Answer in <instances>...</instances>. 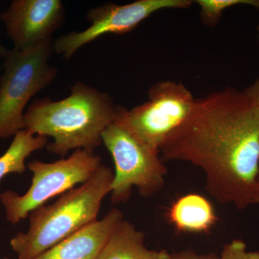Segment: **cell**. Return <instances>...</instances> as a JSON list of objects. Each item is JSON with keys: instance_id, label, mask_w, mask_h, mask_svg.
<instances>
[{"instance_id": "1", "label": "cell", "mask_w": 259, "mask_h": 259, "mask_svg": "<svg viewBox=\"0 0 259 259\" xmlns=\"http://www.w3.org/2000/svg\"><path fill=\"white\" fill-rule=\"evenodd\" d=\"M160 153L164 162L198 167L213 198L244 209L252 204L259 173V108L233 88L196 99Z\"/></svg>"}, {"instance_id": "2", "label": "cell", "mask_w": 259, "mask_h": 259, "mask_svg": "<svg viewBox=\"0 0 259 259\" xmlns=\"http://www.w3.org/2000/svg\"><path fill=\"white\" fill-rule=\"evenodd\" d=\"M118 107L108 94L78 81L63 100H34L24 113L23 130L52 137L54 142L48 150L64 157L71 150L100 146L102 135L115 120Z\"/></svg>"}, {"instance_id": "3", "label": "cell", "mask_w": 259, "mask_h": 259, "mask_svg": "<svg viewBox=\"0 0 259 259\" xmlns=\"http://www.w3.org/2000/svg\"><path fill=\"white\" fill-rule=\"evenodd\" d=\"M114 171L102 164L88 182L61 194L54 203L30 213L28 231L10 240L17 259H34L97 221L104 198L111 192Z\"/></svg>"}, {"instance_id": "4", "label": "cell", "mask_w": 259, "mask_h": 259, "mask_svg": "<svg viewBox=\"0 0 259 259\" xmlns=\"http://www.w3.org/2000/svg\"><path fill=\"white\" fill-rule=\"evenodd\" d=\"M53 38L24 50L13 48L3 59L0 77V139L15 136L23 130L28 102L56 79L58 69L51 66Z\"/></svg>"}, {"instance_id": "5", "label": "cell", "mask_w": 259, "mask_h": 259, "mask_svg": "<svg viewBox=\"0 0 259 259\" xmlns=\"http://www.w3.org/2000/svg\"><path fill=\"white\" fill-rule=\"evenodd\" d=\"M101 166V157L89 149L76 150L69 157L53 163L30 162L32 179L28 190L23 195L10 190L0 194L7 220L12 224L20 223L49 199L88 182Z\"/></svg>"}, {"instance_id": "6", "label": "cell", "mask_w": 259, "mask_h": 259, "mask_svg": "<svg viewBox=\"0 0 259 259\" xmlns=\"http://www.w3.org/2000/svg\"><path fill=\"white\" fill-rule=\"evenodd\" d=\"M102 141L115 164L110 192L112 203L127 202L134 187L145 197L162 190L168 169L160 151L141 142L117 116L104 131Z\"/></svg>"}, {"instance_id": "7", "label": "cell", "mask_w": 259, "mask_h": 259, "mask_svg": "<svg viewBox=\"0 0 259 259\" xmlns=\"http://www.w3.org/2000/svg\"><path fill=\"white\" fill-rule=\"evenodd\" d=\"M196 99L187 87L161 81L148 90V98L131 110L118 107L117 118L150 148L160 151L170 135L187 118Z\"/></svg>"}, {"instance_id": "8", "label": "cell", "mask_w": 259, "mask_h": 259, "mask_svg": "<svg viewBox=\"0 0 259 259\" xmlns=\"http://www.w3.org/2000/svg\"><path fill=\"white\" fill-rule=\"evenodd\" d=\"M192 0H137L125 5L108 3L88 12L90 27L82 31L61 35L54 40V52L69 60L83 46L106 34L127 33L156 12L166 9H188Z\"/></svg>"}, {"instance_id": "9", "label": "cell", "mask_w": 259, "mask_h": 259, "mask_svg": "<svg viewBox=\"0 0 259 259\" xmlns=\"http://www.w3.org/2000/svg\"><path fill=\"white\" fill-rule=\"evenodd\" d=\"M65 18L66 12L60 0H13L0 15L8 37L18 50L53 38Z\"/></svg>"}, {"instance_id": "10", "label": "cell", "mask_w": 259, "mask_h": 259, "mask_svg": "<svg viewBox=\"0 0 259 259\" xmlns=\"http://www.w3.org/2000/svg\"><path fill=\"white\" fill-rule=\"evenodd\" d=\"M120 209H112L34 259H98L115 227L123 219Z\"/></svg>"}, {"instance_id": "11", "label": "cell", "mask_w": 259, "mask_h": 259, "mask_svg": "<svg viewBox=\"0 0 259 259\" xmlns=\"http://www.w3.org/2000/svg\"><path fill=\"white\" fill-rule=\"evenodd\" d=\"M167 217L177 231L194 234L207 233L218 221L211 202L204 196L196 193L177 199L168 209Z\"/></svg>"}, {"instance_id": "12", "label": "cell", "mask_w": 259, "mask_h": 259, "mask_svg": "<svg viewBox=\"0 0 259 259\" xmlns=\"http://www.w3.org/2000/svg\"><path fill=\"white\" fill-rule=\"evenodd\" d=\"M168 255L166 250L148 249L145 233L123 218L110 235L98 259H166Z\"/></svg>"}, {"instance_id": "13", "label": "cell", "mask_w": 259, "mask_h": 259, "mask_svg": "<svg viewBox=\"0 0 259 259\" xmlns=\"http://www.w3.org/2000/svg\"><path fill=\"white\" fill-rule=\"evenodd\" d=\"M48 137L32 135L25 130L15 135L11 144L0 156V182L10 174H23L26 169L25 161L32 153L47 146Z\"/></svg>"}, {"instance_id": "14", "label": "cell", "mask_w": 259, "mask_h": 259, "mask_svg": "<svg viewBox=\"0 0 259 259\" xmlns=\"http://www.w3.org/2000/svg\"><path fill=\"white\" fill-rule=\"evenodd\" d=\"M200 8L202 23L208 27H214L221 20L223 12L237 5H249L259 10V0H197Z\"/></svg>"}, {"instance_id": "15", "label": "cell", "mask_w": 259, "mask_h": 259, "mask_svg": "<svg viewBox=\"0 0 259 259\" xmlns=\"http://www.w3.org/2000/svg\"><path fill=\"white\" fill-rule=\"evenodd\" d=\"M217 259H259V252L248 250L244 241L235 239L223 245Z\"/></svg>"}, {"instance_id": "16", "label": "cell", "mask_w": 259, "mask_h": 259, "mask_svg": "<svg viewBox=\"0 0 259 259\" xmlns=\"http://www.w3.org/2000/svg\"><path fill=\"white\" fill-rule=\"evenodd\" d=\"M218 255L215 253H197L192 249L181 250V251L169 253L166 259H217Z\"/></svg>"}, {"instance_id": "17", "label": "cell", "mask_w": 259, "mask_h": 259, "mask_svg": "<svg viewBox=\"0 0 259 259\" xmlns=\"http://www.w3.org/2000/svg\"><path fill=\"white\" fill-rule=\"evenodd\" d=\"M243 93L249 99L250 101L259 108V78L248 88L243 90Z\"/></svg>"}, {"instance_id": "18", "label": "cell", "mask_w": 259, "mask_h": 259, "mask_svg": "<svg viewBox=\"0 0 259 259\" xmlns=\"http://www.w3.org/2000/svg\"><path fill=\"white\" fill-rule=\"evenodd\" d=\"M252 204H259V173L257 177L254 193H253V199H252Z\"/></svg>"}, {"instance_id": "19", "label": "cell", "mask_w": 259, "mask_h": 259, "mask_svg": "<svg viewBox=\"0 0 259 259\" xmlns=\"http://www.w3.org/2000/svg\"><path fill=\"white\" fill-rule=\"evenodd\" d=\"M8 51L9 50H8L6 48H5L3 46H2L1 44H0V59H3V60L5 56L8 54Z\"/></svg>"}, {"instance_id": "20", "label": "cell", "mask_w": 259, "mask_h": 259, "mask_svg": "<svg viewBox=\"0 0 259 259\" xmlns=\"http://www.w3.org/2000/svg\"><path fill=\"white\" fill-rule=\"evenodd\" d=\"M2 72H3V66H0V77H1Z\"/></svg>"}, {"instance_id": "21", "label": "cell", "mask_w": 259, "mask_h": 259, "mask_svg": "<svg viewBox=\"0 0 259 259\" xmlns=\"http://www.w3.org/2000/svg\"><path fill=\"white\" fill-rule=\"evenodd\" d=\"M258 40H259V25L258 26Z\"/></svg>"}, {"instance_id": "22", "label": "cell", "mask_w": 259, "mask_h": 259, "mask_svg": "<svg viewBox=\"0 0 259 259\" xmlns=\"http://www.w3.org/2000/svg\"><path fill=\"white\" fill-rule=\"evenodd\" d=\"M3 259H10V258H4Z\"/></svg>"}]
</instances>
